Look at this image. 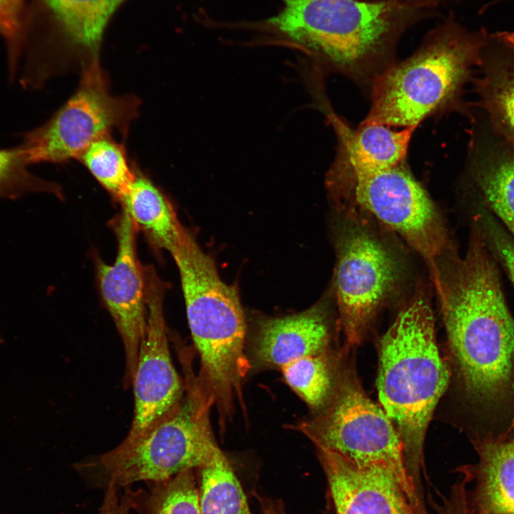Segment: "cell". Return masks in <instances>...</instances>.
<instances>
[{
	"mask_svg": "<svg viewBox=\"0 0 514 514\" xmlns=\"http://www.w3.org/2000/svg\"><path fill=\"white\" fill-rule=\"evenodd\" d=\"M452 514H472L464 485H460V489L456 490Z\"/></svg>",
	"mask_w": 514,
	"mask_h": 514,
	"instance_id": "obj_29",
	"label": "cell"
},
{
	"mask_svg": "<svg viewBox=\"0 0 514 514\" xmlns=\"http://www.w3.org/2000/svg\"><path fill=\"white\" fill-rule=\"evenodd\" d=\"M147 484L148 490L127 494L136 514H201L193 469L166 480Z\"/></svg>",
	"mask_w": 514,
	"mask_h": 514,
	"instance_id": "obj_22",
	"label": "cell"
},
{
	"mask_svg": "<svg viewBox=\"0 0 514 514\" xmlns=\"http://www.w3.org/2000/svg\"><path fill=\"white\" fill-rule=\"evenodd\" d=\"M19 148L0 150V196L16 198L29 192L59 195V188L34 176L26 169Z\"/></svg>",
	"mask_w": 514,
	"mask_h": 514,
	"instance_id": "obj_25",
	"label": "cell"
},
{
	"mask_svg": "<svg viewBox=\"0 0 514 514\" xmlns=\"http://www.w3.org/2000/svg\"><path fill=\"white\" fill-rule=\"evenodd\" d=\"M179 271L188 326L200 359L196 381L219 417L245 408L243 384L251 369L246 323L236 288L220 278L214 261L185 230L171 253Z\"/></svg>",
	"mask_w": 514,
	"mask_h": 514,
	"instance_id": "obj_5",
	"label": "cell"
},
{
	"mask_svg": "<svg viewBox=\"0 0 514 514\" xmlns=\"http://www.w3.org/2000/svg\"><path fill=\"white\" fill-rule=\"evenodd\" d=\"M77 160L119 201L126 194L135 176V168L128 163L124 144L114 140L111 134L92 142Z\"/></svg>",
	"mask_w": 514,
	"mask_h": 514,
	"instance_id": "obj_24",
	"label": "cell"
},
{
	"mask_svg": "<svg viewBox=\"0 0 514 514\" xmlns=\"http://www.w3.org/2000/svg\"><path fill=\"white\" fill-rule=\"evenodd\" d=\"M340 359L330 351L298 359L281 371L289 387L316 413L333 392Z\"/></svg>",
	"mask_w": 514,
	"mask_h": 514,
	"instance_id": "obj_23",
	"label": "cell"
},
{
	"mask_svg": "<svg viewBox=\"0 0 514 514\" xmlns=\"http://www.w3.org/2000/svg\"><path fill=\"white\" fill-rule=\"evenodd\" d=\"M437 270L435 288L463 386L475 400H496L511 385L514 319L481 229L475 226L463 258L453 251Z\"/></svg>",
	"mask_w": 514,
	"mask_h": 514,
	"instance_id": "obj_1",
	"label": "cell"
},
{
	"mask_svg": "<svg viewBox=\"0 0 514 514\" xmlns=\"http://www.w3.org/2000/svg\"><path fill=\"white\" fill-rule=\"evenodd\" d=\"M483 234L506 268L514 285V241L496 221L488 213L479 216Z\"/></svg>",
	"mask_w": 514,
	"mask_h": 514,
	"instance_id": "obj_27",
	"label": "cell"
},
{
	"mask_svg": "<svg viewBox=\"0 0 514 514\" xmlns=\"http://www.w3.org/2000/svg\"><path fill=\"white\" fill-rule=\"evenodd\" d=\"M136 230L123 208L116 226L118 250L115 261L109 265L99 262L97 266L100 292L124 348L126 388L133 383L147 323L145 276L136 253Z\"/></svg>",
	"mask_w": 514,
	"mask_h": 514,
	"instance_id": "obj_12",
	"label": "cell"
},
{
	"mask_svg": "<svg viewBox=\"0 0 514 514\" xmlns=\"http://www.w3.org/2000/svg\"><path fill=\"white\" fill-rule=\"evenodd\" d=\"M338 134L335 161L328 179L394 167L403 162L416 127L395 130L363 121L352 129L340 119H331Z\"/></svg>",
	"mask_w": 514,
	"mask_h": 514,
	"instance_id": "obj_16",
	"label": "cell"
},
{
	"mask_svg": "<svg viewBox=\"0 0 514 514\" xmlns=\"http://www.w3.org/2000/svg\"><path fill=\"white\" fill-rule=\"evenodd\" d=\"M473 114L465 173L485 203L514 236V143L485 115Z\"/></svg>",
	"mask_w": 514,
	"mask_h": 514,
	"instance_id": "obj_14",
	"label": "cell"
},
{
	"mask_svg": "<svg viewBox=\"0 0 514 514\" xmlns=\"http://www.w3.org/2000/svg\"><path fill=\"white\" fill-rule=\"evenodd\" d=\"M348 215L336 238L334 279L346 351L360 343L378 311L398 288L404 272L394 247L358 214Z\"/></svg>",
	"mask_w": 514,
	"mask_h": 514,
	"instance_id": "obj_9",
	"label": "cell"
},
{
	"mask_svg": "<svg viewBox=\"0 0 514 514\" xmlns=\"http://www.w3.org/2000/svg\"><path fill=\"white\" fill-rule=\"evenodd\" d=\"M328 184L340 205L352 203L400 234L423 258L432 281L435 279L438 263L453 249L438 210L403 162L328 179Z\"/></svg>",
	"mask_w": 514,
	"mask_h": 514,
	"instance_id": "obj_8",
	"label": "cell"
},
{
	"mask_svg": "<svg viewBox=\"0 0 514 514\" xmlns=\"http://www.w3.org/2000/svg\"><path fill=\"white\" fill-rule=\"evenodd\" d=\"M364 1H383V0H364Z\"/></svg>",
	"mask_w": 514,
	"mask_h": 514,
	"instance_id": "obj_31",
	"label": "cell"
},
{
	"mask_svg": "<svg viewBox=\"0 0 514 514\" xmlns=\"http://www.w3.org/2000/svg\"><path fill=\"white\" fill-rule=\"evenodd\" d=\"M197 469L201 514H251L241 484L218 446Z\"/></svg>",
	"mask_w": 514,
	"mask_h": 514,
	"instance_id": "obj_21",
	"label": "cell"
},
{
	"mask_svg": "<svg viewBox=\"0 0 514 514\" xmlns=\"http://www.w3.org/2000/svg\"><path fill=\"white\" fill-rule=\"evenodd\" d=\"M265 24L319 64L371 85L393 64L402 36L435 16L440 0H283Z\"/></svg>",
	"mask_w": 514,
	"mask_h": 514,
	"instance_id": "obj_2",
	"label": "cell"
},
{
	"mask_svg": "<svg viewBox=\"0 0 514 514\" xmlns=\"http://www.w3.org/2000/svg\"><path fill=\"white\" fill-rule=\"evenodd\" d=\"M331 330L322 303L298 313L261 319L248 358L256 368L281 369L298 359L331 351Z\"/></svg>",
	"mask_w": 514,
	"mask_h": 514,
	"instance_id": "obj_15",
	"label": "cell"
},
{
	"mask_svg": "<svg viewBox=\"0 0 514 514\" xmlns=\"http://www.w3.org/2000/svg\"><path fill=\"white\" fill-rule=\"evenodd\" d=\"M26 0H0V35L7 45L11 71L26 36Z\"/></svg>",
	"mask_w": 514,
	"mask_h": 514,
	"instance_id": "obj_26",
	"label": "cell"
},
{
	"mask_svg": "<svg viewBox=\"0 0 514 514\" xmlns=\"http://www.w3.org/2000/svg\"><path fill=\"white\" fill-rule=\"evenodd\" d=\"M136 96H114L100 64L80 72L74 93L44 125L28 132L18 148L28 164L78 159L100 137L117 131L126 135L138 114Z\"/></svg>",
	"mask_w": 514,
	"mask_h": 514,
	"instance_id": "obj_10",
	"label": "cell"
},
{
	"mask_svg": "<svg viewBox=\"0 0 514 514\" xmlns=\"http://www.w3.org/2000/svg\"><path fill=\"white\" fill-rule=\"evenodd\" d=\"M146 329L138 356L132 386L134 410L124 441L143 434L174 409L185 394L184 383L171 358L163 313L164 286L152 268L144 271Z\"/></svg>",
	"mask_w": 514,
	"mask_h": 514,
	"instance_id": "obj_11",
	"label": "cell"
},
{
	"mask_svg": "<svg viewBox=\"0 0 514 514\" xmlns=\"http://www.w3.org/2000/svg\"><path fill=\"white\" fill-rule=\"evenodd\" d=\"M476 71L475 106L497 132L514 143V32L487 33Z\"/></svg>",
	"mask_w": 514,
	"mask_h": 514,
	"instance_id": "obj_18",
	"label": "cell"
},
{
	"mask_svg": "<svg viewBox=\"0 0 514 514\" xmlns=\"http://www.w3.org/2000/svg\"><path fill=\"white\" fill-rule=\"evenodd\" d=\"M487 31H470L450 13L428 31L418 49L373 80L366 123L416 127L448 111L473 116L465 87L474 79Z\"/></svg>",
	"mask_w": 514,
	"mask_h": 514,
	"instance_id": "obj_3",
	"label": "cell"
},
{
	"mask_svg": "<svg viewBox=\"0 0 514 514\" xmlns=\"http://www.w3.org/2000/svg\"><path fill=\"white\" fill-rule=\"evenodd\" d=\"M260 514H285L278 504L267 503L263 505Z\"/></svg>",
	"mask_w": 514,
	"mask_h": 514,
	"instance_id": "obj_30",
	"label": "cell"
},
{
	"mask_svg": "<svg viewBox=\"0 0 514 514\" xmlns=\"http://www.w3.org/2000/svg\"><path fill=\"white\" fill-rule=\"evenodd\" d=\"M61 34L57 68L79 71L99 63L104 31L124 0H41Z\"/></svg>",
	"mask_w": 514,
	"mask_h": 514,
	"instance_id": "obj_17",
	"label": "cell"
},
{
	"mask_svg": "<svg viewBox=\"0 0 514 514\" xmlns=\"http://www.w3.org/2000/svg\"><path fill=\"white\" fill-rule=\"evenodd\" d=\"M184 371L186 394L174 409L141 435L123 440L78 468L95 474L105 488L111 483L119 488L161 482L205 465L218 447L209 420L212 406L199 390L190 365Z\"/></svg>",
	"mask_w": 514,
	"mask_h": 514,
	"instance_id": "obj_6",
	"label": "cell"
},
{
	"mask_svg": "<svg viewBox=\"0 0 514 514\" xmlns=\"http://www.w3.org/2000/svg\"><path fill=\"white\" fill-rule=\"evenodd\" d=\"M119 201L136 229L156 247L173 252L185 229L164 194L136 168L134 178Z\"/></svg>",
	"mask_w": 514,
	"mask_h": 514,
	"instance_id": "obj_20",
	"label": "cell"
},
{
	"mask_svg": "<svg viewBox=\"0 0 514 514\" xmlns=\"http://www.w3.org/2000/svg\"><path fill=\"white\" fill-rule=\"evenodd\" d=\"M378 348L380 405L400 436L408 473L419 490L425 436L450 377L423 292H416L399 312Z\"/></svg>",
	"mask_w": 514,
	"mask_h": 514,
	"instance_id": "obj_4",
	"label": "cell"
},
{
	"mask_svg": "<svg viewBox=\"0 0 514 514\" xmlns=\"http://www.w3.org/2000/svg\"><path fill=\"white\" fill-rule=\"evenodd\" d=\"M318 452L336 514H428L391 470L359 468L331 451Z\"/></svg>",
	"mask_w": 514,
	"mask_h": 514,
	"instance_id": "obj_13",
	"label": "cell"
},
{
	"mask_svg": "<svg viewBox=\"0 0 514 514\" xmlns=\"http://www.w3.org/2000/svg\"><path fill=\"white\" fill-rule=\"evenodd\" d=\"M315 413L292 425L293 429L306 435L318 449L335 453L357 467L391 470L418 496L394 425L381 405L367 395L352 368L339 363L333 392Z\"/></svg>",
	"mask_w": 514,
	"mask_h": 514,
	"instance_id": "obj_7",
	"label": "cell"
},
{
	"mask_svg": "<svg viewBox=\"0 0 514 514\" xmlns=\"http://www.w3.org/2000/svg\"><path fill=\"white\" fill-rule=\"evenodd\" d=\"M440 1H441L442 0H440ZM450 1H455V0H450Z\"/></svg>",
	"mask_w": 514,
	"mask_h": 514,
	"instance_id": "obj_32",
	"label": "cell"
},
{
	"mask_svg": "<svg viewBox=\"0 0 514 514\" xmlns=\"http://www.w3.org/2000/svg\"><path fill=\"white\" fill-rule=\"evenodd\" d=\"M475 486L468 494L472 514H514V440L489 442L478 450Z\"/></svg>",
	"mask_w": 514,
	"mask_h": 514,
	"instance_id": "obj_19",
	"label": "cell"
},
{
	"mask_svg": "<svg viewBox=\"0 0 514 514\" xmlns=\"http://www.w3.org/2000/svg\"><path fill=\"white\" fill-rule=\"evenodd\" d=\"M105 488L106 492L99 514H131V503L127 494L120 498L118 488L111 483Z\"/></svg>",
	"mask_w": 514,
	"mask_h": 514,
	"instance_id": "obj_28",
	"label": "cell"
}]
</instances>
